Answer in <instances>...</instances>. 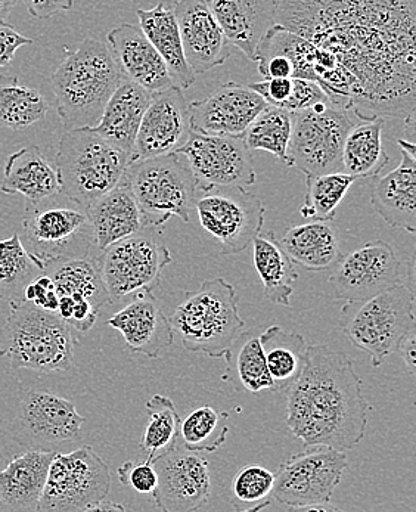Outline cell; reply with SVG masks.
<instances>
[{
  "label": "cell",
  "instance_id": "cb8c5ba5",
  "mask_svg": "<svg viewBox=\"0 0 416 512\" xmlns=\"http://www.w3.org/2000/svg\"><path fill=\"white\" fill-rule=\"evenodd\" d=\"M229 43L256 62L265 34L278 24L276 0H206Z\"/></svg>",
  "mask_w": 416,
  "mask_h": 512
},
{
  "label": "cell",
  "instance_id": "bcb514c9",
  "mask_svg": "<svg viewBox=\"0 0 416 512\" xmlns=\"http://www.w3.org/2000/svg\"><path fill=\"white\" fill-rule=\"evenodd\" d=\"M23 300L33 303L34 306L40 307V309L57 313L60 296H58L57 290H55L54 281H52L51 276L46 275V273H40L36 279H33L24 288Z\"/></svg>",
  "mask_w": 416,
  "mask_h": 512
},
{
  "label": "cell",
  "instance_id": "d6a6232c",
  "mask_svg": "<svg viewBox=\"0 0 416 512\" xmlns=\"http://www.w3.org/2000/svg\"><path fill=\"white\" fill-rule=\"evenodd\" d=\"M253 260L265 297L278 306H291L298 273L273 232H260L253 241Z\"/></svg>",
  "mask_w": 416,
  "mask_h": 512
},
{
  "label": "cell",
  "instance_id": "d6986e66",
  "mask_svg": "<svg viewBox=\"0 0 416 512\" xmlns=\"http://www.w3.org/2000/svg\"><path fill=\"white\" fill-rule=\"evenodd\" d=\"M268 105L250 86L223 83L207 98L189 104V123L194 132L244 136L253 120Z\"/></svg>",
  "mask_w": 416,
  "mask_h": 512
},
{
  "label": "cell",
  "instance_id": "30bf717a",
  "mask_svg": "<svg viewBox=\"0 0 416 512\" xmlns=\"http://www.w3.org/2000/svg\"><path fill=\"white\" fill-rule=\"evenodd\" d=\"M111 487L110 467L90 446L55 452L37 511H92Z\"/></svg>",
  "mask_w": 416,
  "mask_h": 512
},
{
  "label": "cell",
  "instance_id": "ba28073f",
  "mask_svg": "<svg viewBox=\"0 0 416 512\" xmlns=\"http://www.w3.org/2000/svg\"><path fill=\"white\" fill-rule=\"evenodd\" d=\"M124 176L145 228H160L175 216L189 222L198 188L188 161L178 152L132 161Z\"/></svg>",
  "mask_w": 416,
  "mask_h": 512
},
{
  "label": "cell",
  "instance_id": "f35d334b",
  "mask_svg": "<svg viewBox=\"0 0 416 512\" xmlns=\"http://www.w3.org/2000/svg\"><path fill=\"white\" fill-rule=\"evenodd\" d=\"M228 434V412L198 406L180 420L179 445L194 452H216L225 445Z\"/></svg>",
  "mask_w": 416,
  "mask_h": 512
},
{
  "label": "cell",
  "instance_id": "e0dca14e",
  "mask_svg": "<svg viewBox=\"0 0 416 512\" xmlns=\"http://www.w3.org/2000/svg\"><path fill=\"white\" fill-rule=\"evenodd\" d=\"M157 486L154 492L158 510L191 512L207 504L211 492L210 468L200 452L178 446L154 462Z\"/></svg>",
  "mask_w": 416,
  "mask_h": 512
},
{
  "label": "cell",
  "instance_id": "83f0119b",
  "mask_svg": "<svg viewBox=\"0 0 416 512\" xmlns=\"http://www.w3.org/2000/svg\"><path fill=\"white\" fill-rule=\"evenodd\" d=\"M3 194H20L33 206L61 194L60 176L37 145L9 155L0 185Z\"/></svg>",
  "mask_w": 416,
  "mask_h": 512
},
{
  "label": "cell",
  "instance_id": "816d5d0a",
  "mask_svg": "<svg viewBox=\"0 0 416 512\" xmlns=\"http://www.w3.org/2000/svg\"><path fill=\"white\" fill-rule=\"evenodd\" d=\"M20 0H0V21L5 20Z\"/></svg>",
  "mask_w": 416,
  "mask_h": 512
},
{
  "label": "cell",
  "instance_id": "e575fe53",
  "mask_svg": "<svg viewBox=\"0 0 416 512\" xmlns=\"http://www.w3.org/2000/svg\"><path fill=\"white\" fill-rule=\"evenodd\" d=\"M259 340L275 390L290 389L306 366L309 344L303 335L285 332L278 325L269 327Z\"/></svg>",
  "mask_w": 416,
  "mask_h": 512
},
{
  "label": "cell",
  "instance_id": "74e56055",
  "mask_svg": "<svg viewBox=\"0 0 416 512\" xmlns=\"http://www.w3.org/2000/svg\"><path fill=\"white\" fill-rule=\"evenodd\" d=\"M148 422L141 437V451L154 462L179 446L180 417L175 403L163 394L148 400Z\"/></svg>",
  "mask_w": 416,
  "mask_h": 512
},
{
  "label": "cell",
  "instance_id": "f546056e",
  "mask_svg": "<svg viewBox=\"0 0 416 512\" xmlns=\"http://www.w3.org/2000/svg\"><path fill=\"white\" fill-rule=\"evenodd\" d=\"M279 244L294 263L310 272L329 271L343 257L337 226L322 220L288 228Z\"/></svg>",
  "mask_w": 416,
  "mask_h": 512
},
{
  "label": "cell",
  "instance_id": "44dd1931",
  "mask_svg": "<svg viewBox=\"0 0 416 512\" xmlns=\"http://www.w3.org/2000/svg\"><path fill=\"white\" fill-rule=\"evenodd\" d=\"M173 12L186 61L195 74L213 70L231 58L232 45L206 0H175Z\"/></svg>",
  "mask_w": 416,
  "mask_h": 512
},
{
  "label": "cell",
  "instance_id": "7dc6e473",
  "mask_svg": "<svg viewBox=\"0 0 416 512\" xmlns=\"http://www.w3.org/2000/svg\"><path fill=\"white\" fill-rule=\"evenodd\" d=\"M33 43L34 39L18 33L15 27L6 23L5 20L0 21V68L9 67L18 49Z\"/></svg>",
  "mask_w": 416,
  "mask_h": 512
},
{
  "label": "cell",
  "instance_id": "ab89813d",
  "mask_svg": "<svg viewBox=\"0 0 416 512\" xmlns=\"http://www.w3.org/2000/svg\"><path fill=\"white\" fill-rule=\"evenodd\" d=\"M355 182L353 176L344 172L306 176V195L300 209L301 216L309 220L332 222L337 207Z\"/></svg>",
  "mask_w": 416,
  "mask_h": 512
},
{
  "label": "cell",
  "instance_id": "484cf974",
  "mask_svg": "<svg viewBox=\"0 0 416 512\" xmlns=\"http://www.w3.org/2000/svg\"><path fill=\"white\" fill-rule=\"evenodd\" d=\"M85 210L99 251L145 228L135 195L124 175L111 191L90 203Z\"/></svg>",
  "mask_w": 416,
  "mask_h": 512
},
{
  "label": "cell",
  "instance_id": "f1b7e54d",
  "mask_svg": "<svg viewBox=\"0 0 416 512\" xmlns=\"http://www.w3.org/2000/svg\"><path fill=\"white\" fill-rule=\"evenodd\" d=\"M151 96L147 89L124 77L92 129L133 158L136 136Z\"/></svg>",
  "mask_w": 416,
  "mask_h": 512
},
{
  "label": "cell",
  "instance_id": "ac0fdd59",
  "mask_svg": "<svg viewBox=\"0 0 416 512\" xmlns=\"http://www.w3.org/2000/svg\"><path fill=\"white\" fill-rule=\"evenodd\" d=\"M26 248L43 266L60 257L83 256L95 250L88 216L79 210H34L23 222Z\"/></svg>",
  "mask_w": 416,
  "mask_h": 512
},
{
  "label": "cell",
  "instance_id": "836d02e7",
  "mask_svg": "<svg viewBox=\"0 0 416 512\" xmlns=\"http://www.w3.org/2000/svg\"><path fill=\"white\" fill-rule=\"evenodd\" d=\"M383 117L353 124L343 148V172L356 181L378 178L388 158L383 145Z\"/></svg>",
  "mask_w": 416,
  "mask_h": 512
},
{
  "label": "cell",
  "instance_id": "8d00e7d4",
  "mask_svg": "<svg viewBox=\"0 0 416 512\" xmlns=\"http://www.w3.org/2000/svg\"><path fill=\"white\" fill-rule=\"evenodd\" d=\"M45 271L43 263L29 253L20 234L0 241V300H23V291Z\"/></svg>",
  "mask_w": 416,
  "mask_h": 512
},
{
  "label": "cell",
  "instance_id": "f6af8a7d",
  "mask_svg": "<svg viewBox=\"0 0 416 512\" xmlns=\"http://www.w3.org/2000/svg\"><path fill=\"white\" fill-rule=\"evenodd\" d=\"M325 102H332V99L329 98L327 92L318 83L312 82V80L293 77V91H291L290 98H288V101L285 102L282 108L294 113V111L309 110V108L325 104Z\"/></svg>",
  "mask_w": 416,
  "mask_h": 512
},
{
  "label": "cell",
  "instance_id": "b9f144b4",
  "mask_svg": "<svg viewBox=\"0 0 416 512\" xmlns=\"http://www.w3.org/2000/svg\"><path fill=\"white\" fill-rule=\"evenodd\" d=\"M275 474L259 464L242 467L232 482V505L235 511H260L272 504Z\"/></svg>",
  "mask_w": 416,
  "mask_h": 512
},
{
  "label": "cell",
  "instance_id": "5b68a950",
  "mask_svg": "<svg viewBox=\"0 0 416 512\" xmlns=\"http://www.w3.org/2000/svg\"><path fill=\"white\" fill-rule=\"evenodd\" d=\"M11 312L0 328V358L12 369L49 372L70 371L74 365V340L70 325L54 312L26 300L9 302Z\"/></svg>",
  "mask_w": 416,
  "mask_h": 512
},
{
  "label": "cell",
  "instance_id": "4fadbf2b",
  "mask_svg": "<svg viewBox=\"0 0 416 512\" xmlns=\"http://www.w3.org/2000/svg\"><path fill=\"white\" fill-rule=\"evenodd\" d=\"M346 468V452L310 446L309 451L285 459L275 474L272 496L291 510L331 504Z\"/></svg>",
  "mask_w": 416,
  "mask_h": 512
},
{
  "label": "cell",
  "instance_id": "60d3db41",
  "mask_svg": "<svg viewBox=\"0 0 416 512\" xmlns=\"http://www.w3.org/2000/svg\"><path fill=\"white\" fill-rule=\"evenodd\" d=\"M291 126V111L268 105L245 132V144L251 152L268 151L287 164Z\"/></svg>",
  "mask_w": 416,
  "mask_h": 512
},
{
  "label": "cell",
  "instance_id": "9a60e30c",
  "mask_svg": "<svg viewBox=\"0 0 416 512\" xmlns=\"http://www.w3.org/2000/svg\"><path fill=\"white\" fill-rule=\"evenodd\" d=\"M85 422L70 400L48 390H30L15 417L14 437L26 448L57 451L80 442Z\"/></svg>",
  "mask_w": 416,
  "mask_h": 512
},
{
  "label": "cell",
  "instance_id": "4316f807",
  "mask_svg": "<svg viewBox=\"0 0 416 512\" xmlns=\"http://www.w3.org/2000/svg\"><path fill=\"white\" fill-rule=\"evenodd\" d=\"M55 452L30 449L0 471V511H37Z\"/></svg>",
  "mask_w": 416,
  "mask_h": 512
},
{
  "label": "cell",
  "instance_id": "681fc988",
  "mask_svg": "<svg viewBox=\"0 0 416 512\" xmlns=\"http://www.w3.org/2000/svg\"><path fill=\"white\" fill-rule=\"evenodd\" d=\"M259 73L263 79H290L294 77V68L291 61L284 55H268L257 60Z\"/></svg>",
  "mask_w": 416,
  "mask_h": 512
},
{
  "label": "cell",
  "instance_id": "6da1fadb",
  "mask_svg": "<svg viewBox=\"0 0 416 512\" xmlns=\"http://www.w3.org/2000/svg\"><path fill=\"white\" fill-rule=\"evenodd\" d=\"M276 21L334 55L359 85V120L415 117L416 0H276Z\"/></svg>",
  "mask_w": 416,
  "mask_h": 512
},
{
  "label": "cell",
  "instance_id": "7402d4cb",
  "mask_svg": "<svg viewBox=\"0 0 416 512\" xmlns=\"http://www.w3.org/2000/svg\"><path fill=\"white\" fill-rule=\"evenodd\" d=\"M120 332L133 353L148 359H158L175 341L169 318L164 315L154 294L138 291L135 300L111 316L107 322Z\"/></svg>",
  "mask_w": 416,
  "mask_h": 512
},
{
  "label": "cell",
  "instance_id": "d4e9b609",
  "mask_svg": "<svg viewBox=\"0 0 416 512\" xmlns=\"http://www.w3.org/2000/svg\"><path fill=\"white\" fill-rule=\"evenodd\" d=\"M402 150V161L393 172L381 176L372 186L371 204L390 228L414 234L416 231L415 151Z\"/></svg>",
  "mask_w": 416,
  "mask_h": 512
},
{
  "label": "cell",
  "instance_id": "7bdbcfd3",
  "mask_svg": "<svg viewBox=\"0 0 416 512\" xmlns=\"http://www.w3.org/2000/svg\"><path fill=\"white\" fill-rule=\"evenodd\" d=\"M238 375L242 386L250 393L275 390L259 338L248 337L241 344L238 355Z\"/></svg>",
  "mask_w": 416,
  "mask_h": 512
},
{
  "label": "cell",
  "instance_id": "d590c367",
  "mask_svg": "<svg viewBox=\"0 0 416 512\" xmlns=\"http://www.w3.org/2000/svg\"><path fill=\"white\" fill-rule=\"evenodd\" d=\"M49 102L36 89L21 85L17 76H0V127L23 132L43 120Z\"/></svg>",
  "mask_w": 416,
  "mask_h": 512
},
{
  "label": "cell",
  "instance_id": "f907efd6",
  "mask_svg": "<svg viewBox=\"0 0 416 512\" xmlns=\"http://www.w3.org/2000/svg\"><path fill=\"white\" fill-rule=\"evenodd\" d=\"M397 352L402 355L408 372L415 374L416 369V327L408 331V334L400 340Z\"/></svg>",
  "mask_w": 416,
  "mask_h": 512
},
{
  "label": "cell",
  "instance_id": "7a4b0ae2",
  "mask_svg": "<svg viewBox=\"0 0 416 512\" xmlns=\"http://www.w3.org/2000/svg\"><path fill=\"white\" fill-rule=\"evenodd\" d=\"M287 392L285 424L306 448L349 452L362 442L369 405L349 355L309 346L306 366Z\"/></svg>",
  "mask_w": 416,
  "mask_h": 512
},
{
  "label": "cell",
  "instance_id": "8fae6325",
  "mask_svg": "<svg viewBox=\"0 0 416 512\" xmlns=\"http://www.w3.org/2000/svg\"><path fill=\"white\" fill-rule=\"evenodd\" d=\"M172 263L169 248L157 228H144L102 251V278L110 303L138 291L152 293L160 287L161 273Z\"/></svg>",
  "mask_w": 416,
  "mask_h": 512
},
{
  "label": "cell",
  "instance_id": "c3c4849f",
  "mask_svg": "<svg viewBox=\"0 0 416 512\" xmlns=\"http://www.w3.org/2000/svg\"><path fill=\"white\" fill-rule=\"evenodd\" d=\"M27 11L36 20H49L57 14H64L73 8L74 0H21Z\"/></svg>",
  "mask_w": 416,
  "mask_h": 512
},
{
  "label": "cell",
  "instance_id": "9c48e42d",
  "mask_svg": "<svg viewBox=\"0 0 416 512\" xmlns=\"http://www.w3.org/2000/svg\"><path fill=\"white\" fill-rule=\"evenodd\" d=\"M334 102L291 113L288 166L306 176L343 172V148L355 121Z\"/></svg>",
  "mask_w": 416,
  "mask_h": 512
},
{
  "label": "cell",
  "instance_id": "5bb4252c",
  "mask_svg": "<svg viewBox=\"0 0 416 512\" xmlns=\"http://www.w3.org/2000/svg\"><path fill=\"white\" fill-rule=\"evenodd\" d=\"M178 154L191 167L198 191L220 186H247L256 183L251 151L244 136L208 135L191 130Z\"/></svg>",
  "mask_w": 416,
  "mask_h": 512
},
{
  "label": "cell",
  "instance_id": "f5cc1de1",
  "mask_svg": "<svg viewBox=\"0 0 416 512\" xmlns=\"http://www.w3.org/2000/svg\"><path fill=\"white\" fill-rule=\"evenodd\" d=\"M92 511H124V507L123 505L107 504V502L102 501L101 504L95 505Z\"/></svg>",
  "mask_w": 416,
  "mask_h": 512
},
{
  "label": "cell",
  "instance_id": "7c38bea8",
  "mask_svg": "<svg viewBox=\"0 0 416 512\" xmlns=\"http://www.w3.org/2000/svg\"><path fill=\"white\" fill-rule=\"evenodd\" d=\"M194 207L204 231L219 242L223 254L247 250L265 225L263 201L241 186L201 192Z\"/></svg>",
  "mask_w": 416,
  "mask_h": 512
},
{
  "label": "cell",
  "instance_id": "603a6c76",
  "mask_svg": "<svg viewBox=\"0 0 416 512\" xmlns=\"http://www.w3.org/2000/svg\"><path fill=\"white\" fill-rule=\"evenodd\" d=\"M107 45L123 76L141 88L155 93L175 85L166 62L149 42L141 27L129 23L121 24L107 34Z\"/></svg>",
  "mask_w": 416,
  "mask_h": 512
},
{
  "label": "cell",
  "instance_id": "ffe728a7",
  "mask_svg": "<svg viewBox=\"0 0 416 512\" xmlns=\"http://www.w3.org/2000/svg\"><path fill=\"white\" fill-rule=\"evenodd\" d=\"M189 133V104L182 89L173 85L152 93L136 136L132 161L176 152Z\"/></svg>",
  "mask_w": 416,
  "mask_h": 512
},
{
  "label": "cell",
  "instance_id": "2e32d148",
  "mask_svg": "<svg viewBox=\"0 0 416 512\" xmlns=\"http://www.w3.org/2000/svg\"><path fill=\"white\" fill-rule=\"evenodd\" d=\"M329 285L335 299L363 302L400 282L399 257L386 241H371L359 250L341 257L334 266Z\"/></svg>",
  "mask_w": 416,
  "mask_h": 512
},
{
  "label": "cell",
  "instance_id": "52a82bcc",
  "mask_svg": "<svg viewBox=\"0 0 416 512\" xmlns=\"http://www.w3.org/2000/svg\"><path fill=\"white\" fill-rule=\"evenodd\" d=\"M338 322L347 340L365 352L372 366L378 368L397 352L408 331L416 327L415 293L399 282L372 299L346 302Z\"/></svg>",
  "mask_w": 416,
  "mask_h": 512
},
{
  "label": "cell",
  "instance_id": "ee69618b",
  "mask_svg": "<svg viewBox=\"0 0 416 512\" xmlns=\"http://www.w3.org/2000/svg\"><path fill=\"white\" fill-rule=\"evenodd\" d=\"M117 474L121 484L132 487L138 493H152L157 486V473L154 464L148 459L124 462Z\"/></svg>",
  "mask_w": 416,
  "mask_h": 512
},
{
  "label": "cell",
  "instance_id": "277c9868",
  "mask_svg": "<svg viewBox=\"0 0 416 512\" xmlns=\"http://www.w3.org/2000/svg\"><path fill=\"white\" fill-rule=\"evenodd\" d=\"M169 322L185 350L226 362H231L245 328L237 290L223 278L208 279L194 293H186Z\"/></svg>",
  "mask_w": 416,
  "mask_h": 512
},
{
  "label": "cell",
  "instance_id": "4dcf8cb0",
  "mask_svg": "<svg viewBox=\"0 0 416 512\" xmlns=\"http://www.w3.org/2000/svg\"><path fill=\"white\" fill-rule=\"evenodd\" d=\"M138 18L139 27L166 62L175 86L182 91L191 88L197 80V74L186 61L173 8L158 3L152 9H138Z\"/></svg>",
  "mask_w": 416,
  "mask_h": 512
},
{
  "label": "cell",
  "instance_id": "3957f363",
  "mask_svg": "<svg viewBox=\"0 0 416 512\" xmlns=\"http://www.w3.org/2000/svg\"><path fill=\"white\" fill-rule=\"evenodd\" d=\"M123 79L107 43L86 39L79 48L65 49L51 77L62 126L67 130L95 127Z\"/></svg>",
  "mask_w": 416,
  "mask_h": 512
},
{
  "label": "cell",
  "instance_id": "8992f818",
  "mask_svg": "<svg viewBox=\"0 0 416 512\" xmlns=\"http://www.w3.org/2000/svg\"><path fill=\"white\" fill-rule=\"evenodd\" d=\"M130 163L129 154L90 127L67 130L55 158L61 194L86 209L120 182Z\"/></svg>",
  "mask_w": 416,
  "mask_h": 512
},
{
  "label": "cell",
  "instance_id": "1f68e13d",
  "mask_svg": "<svg viewBox=\"0 0 416 512\" xmlns=\"http://www.w3.org/2000/svg\"><path fill=\"white\" fill-rule=\"evenodd\" d=\"M102 251L98 254L60 257L46 263V275L54 281L58 296H70L73 299H85L101 312L105 304L110 303L101 266Z\"/></svg>",
  "mask_w": 416,
  "mask_h": 512
}]
</instances>
